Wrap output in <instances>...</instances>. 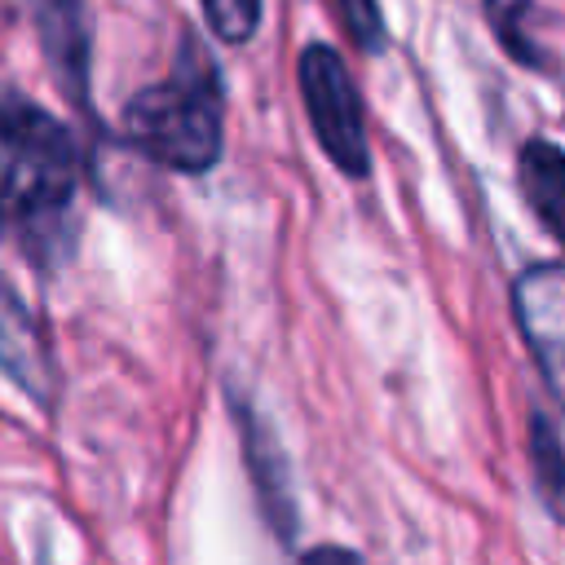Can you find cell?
<instances>
[{"label":"cell","mask_w":565,"mask_h":565,"mask_svg":"<svg viewBox=\"0 0 565 565\" xmlns=\"http://www.w3.org/2000/svg\"><path fill=\"white\" fill-rule=\"evenodd\" d=\"M340 4V18H344V31L353 35V44L362 53H380L388 31H384V18H380V4L375 0H335Z\"/></svg>","instance_id":"10"},{"label":"cell","mask_w":565,"mask_h":565,"mask_svg":"<svg viewBox=\"0 0 565 565\" xmlns=\"http://www.w3.org/2000/svg\"><path fill=\"white\" fill-rule=\"evenodd\" d=\"M35 26L49 53V66L62 75L66 93L84 102L88 84V18L79 0H35Z\"/></svg>","instance_id":"6"},{"label":"cell","mask_w":565,"mask_h":565,"mask_svg":"<svg viewBox=\"0 0 565 565\" xmlns=\"http://www.w3.org/2000/svg\"><path fill=\"white\" fill-rule=\"evenodd\" d=\"M300 565H362V561H358L349 547H313Z\"/></svg>","instance_id":"11"},{"label":"cell","mask_w":565,"mask_h":565,"mask_svg":"<svg viewBox=\"0 0 565 565\" xmlns=\"http://www.w3.org/2000/svg\"><path fill=\"white\" fill-rule=\"evenodd\" d=\"M300 97H305L313 137L327 150V159L340 172L362 177L371 168L362 102H358V88H353V79H349V71H344V62H340L335 49L309 44L300 53Z\"/></svg>","instance_id":"3"},{"label":"cell","mask_w":565,"mask_h":565,"mask_svg":"<svg viewBox=\"0 0 565 565\" xmlns=\"http://www.w3.org/2000/svg\"><path fill=\"white\" fill-rule=\"evenodd\" d=\"M0 216H4V207H0Z\"/></svg>","instance_id":"12"},{"label":"cell","mask_w":565,"mask_h":565,"mask_svg":"<svg viewBox=\"0 0 565 565\" xmlns=\"http://www.w3.org/2000/svg\"><path fill=\"white\" fill-rule=\"evenodd\" d=\"M521 190L552 238L565 243V150L552 141L521 146Z\"/></svg>","instance_id":"7"},{"label":"cell","mask_w":565,"mask_h":565,"mask_svg":"<svg viewBox=\"0 0 565 565\" xmlns=\"http://www.w3.org/2000/svg\"><path fill=\"white\" fill-rule=\"evenodd\" d=\"M75 177L79 150L66 124L0 88V207L22 216H53L71 203Z\"/></svg>","instance_id":"2"},{"label":"cell","mask_w":565,"mask_h":565,"mask_svg":"<svg viewBox=\"0 0 565 565\" xmlns=\"http://www.w3.org/2000/svg\"><path fill=\"white\" fill-rule=\"evenodd\" d=\"M0 371L26 388L35 402L53 397V371H49V349L26 313V305L18 300V291L9 287V278L0 274Z\"/></svg>","instance_id":"5"},{"label":"cell","mask_w":565,"mask_h":565,"mask_svg":"<svg viewBox=\"0 0 565 565\" xmlns=\"http://www.w3.org/2000/svg\"><path fill=\"white\" fill-rule=\"evenodd\" d=\"M124 132L141 154L177 172H207L221 159V88L194 40H185V57L163 84L124 106Z\"/></svg>","instance_id":"1"},{"label":"cell","mask_w":565,"mask_h":565,"mask_svg":"<svg viewBox=\"0 0 565 565\" xmlns=\"http://www.w3.org/2000/svg\"><path fill=\"white\" fill-rule=\"evenodd\" d=\"M530 437H534L530 441V459H534L539 490L552 503V512L565 521V450H561V441H556V433H552V424L543 415L530 424Z\"/></svg>","instance_id":"8"},{"label":"cell","mask_w":565,"mask_h":565,"mask_svg":"<svg viewBox=\"0 0 565 565\" xmlns=\"http://www.w3.org/2000/svg\"><path fill=\"white\" fill-rule=\"evenodd\" d=\"M203 18L225 44H243L256 35L260 0H203Z\"/></svg>","instance_id":"9"},{"label":"cell","mask_w":565,"mask_h":565,"mask_svg":"<svg viewBox=\"0 0 565 565\" xmlns=\"http://www.w3.org/2000/svg\"><path fill=\"white\" fill-rule=\"evenodd\" d=\"M516 322L556 397H565V265H534L512 291Z\"/></svg>","instance_id":"4"}]
</instances>
